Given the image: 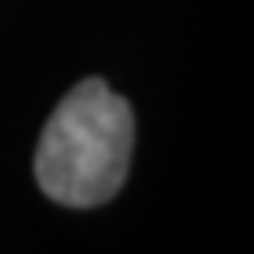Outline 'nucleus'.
Instances as JSON below:
<instances>
[{"label":"nucleus","mask_w":254,"mask_h":254,"mask_svg":"<svg viewBox=\"0 0 254 254\" xmlns=\"http://www.w3.org/2000/svg\"><path fill=\"white\" fill-rule=\"evenodd\" d=\"M134 148V113L103 81H78L50 113L36 148L43 194L67 208H95L127 180Z\"/></svg>","instance_id":"nucleus-1"}]
</instances>
